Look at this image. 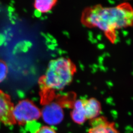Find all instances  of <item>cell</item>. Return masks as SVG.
I'll use <instances>...</instances> for the list:
<instances>
[{
  "label": "cell",
  "instance_id": "6da1fadb",
  "mask_svg": "<svg viewBox=\"0 0 133 133\" xmlns=\"http://www.w3.org/2000/svg\"><path fill=\"white\" fill-rule=\"evenodd\" d=\"M84 20L86 24L104 32L113 41L116 32L133 25V8L125 2L114 6H95L86 12Z\"/></svg>",
  "mask_w": 133,
  "mask_h": 133
},
{
  "label": "cell",
  "instance_id": "30bf717a",
  "mask_svg": "<svg viewBox=\"0 0 133 133\" xmlns=\"http://www.w3.org/2000/svg\"><path fill=\"white\" fill-rule=\"evenodd\" d=\"M8 67L4 61L0 60V83L6 78L8 74Z\"/></svg>",
  "mask_w": 133,
  "mask_h": 133
},
{
  "label": "cell",
  "instance_id": "8fae6325",
  "mask_svg": "<svg viewBox=\"0 0 133 133\" xmlns=\"http://www.w3.org/2000/svg\"><path fill=\"white\" fill-rule=\"evenodd\" d=\"M33 133H57L55 129L48 125H44L38 127Z\"/></svg>",
  "mask_w": 133,
  "mask_h": 133
},
{
  "label": "cell",
  "instance_id": "52a82bcc",
  "mask_svg": "<svg viewBox=\"0 0 133 133\" xmlns=\"http://www.w3.org/2000/svg\"><path fill=\"white\" fill-rule=\"evenodd\" d=\"M84 109L87 120L90 121L100 116L102 112V105L100 102L93 98L83 100Z\"/></svg>",
  "mask_w": 133,
  "mask_h": 133
},
{
  "label": "cell",
  "instance_id": "277c9868",
  "mask_svg": "<svg viewBox=\"0 0 133 133\" xmlns=\"http://www.w3.org/2000/svg\"><path fill=\"white\" fill-rule=\"evenodd\" d=\"M41 117L49 125H56L61 122L64 117V112L61 105L56 102L45 104L41 110Z\"/></svg>",
  "mask_w": 133,
  "mask_h": 133
},
{
  "label": "cell",
  "instance_id": "9c48e42d",
  "mask_svg": "<svg viewBox=\"0 0 133 133\" xmlns=\"http://www.w3.org/2000/svg\"><path fill=\"white\" fill-rule=\"evenodd\" d=\"M56 2L54 0H37L34 3L35 10L41 14H46L52 9Z\"/></svg>",
  "mask_w": 133,
  "mask_h": 133
},
{
  "label": "cell",
  "instance_id": "8992f818",
  "mask_svg": "<svg viewBox=\"0 0 133 133\" xmlns=\"http://www.w3.org/2000/svg\"><path fill=\"white\" fill-rule=\"evenodd\" d=\"M87 133H122L116 124L105 116H101L90 121Z\"/></svg>",
  "mask_w": 133,
  "mask_h": 133
},
{
  "label": "cell",
  "instance_id": "3957f363",
  "mask_svg": "<svg viewBox=\"0 0 133 133\" xmlns=\"http://www.w3.org/2000/svg\"><path fill=\"white\" fill-rule=\"evenodd\" d=\"M12 114L16 124L20 126L33 122L41 117V110L28 99L21 100L14 105Z\"/></svg>",
  "mask_w": 133,
  "mask_h": 133
},
{
  "label": "cell",
  "instance_id": "5b68a950",
  "mask_svg": "<svg viewBox=\"0 0 133 133\" xmlns=\"http://www.w3.org/2000/svg\"><path fill=\"white\" fill-rule=\"evenodd\" d=\"M14 107L10 96L0 90V122L9 126L16 124L12 114Z\"/></svg>",
  "mask_w": 133,
  "mask_h": 133
},
{
  "label": "cell",
  "instance_id": "7a4b0ae2",
  "mask_svg": "<svg viewBox=\"0 0 133 133\" xmlns=\"http://www.w3.org/2000/svg\"><path fill=\"white\" fill-rule=\"evenodd\" d=\"M74 71V66L69 59L64 57L54 59L48 64L42 84L48 90H61L71 82Z\"/></svg>",
  "mask_w": 133,
  "mask_h": 133
},
{
  "label": "cell",
  "instance_id": "ba28073f",
  "mask_svg": "<svg viewBox=\"0 0 133 133\" xmlns=\"http://www.w3.org/2000/svg\"><path fill=\"white\" fill-rule=\"evenodd\" d=\"M72 120L76 124L81 125L87 120L84 109V103L83 99H78L75 101L72 105L71 113Z\"/></svg>",
  "mask_w": 133,
  "mask_h": 133
}]
</instances>
